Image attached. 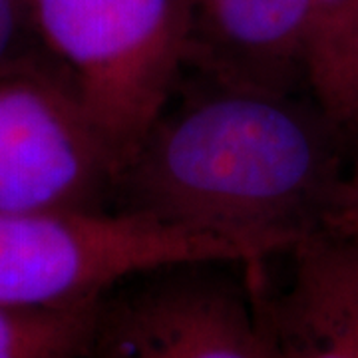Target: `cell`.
<instances>
[{
	"label": "cell",
	"instance_id": "obj_1",
	"mask_svg": "<svg viewBox=\"0 0 358 358\" xmlns=\"http://www.w3.org/2000/svg\"><path fill=\"white\" fill-rule=\"evenodd\" d=\"M355 136L313 90L239 86L183 70L120 169L112 209L285 255L331 231Z\"/></svg>",
	"mask_w": 358,
	"mask_h": 358
},
{
	"label": "cell",
	"instance_id": "obj_2",
	"mask_svg": "<svg viewBox=\"0 0 358 358\" xmlns=\"http://www.w3.org/2000/svg\"><path fill=\"white\" fill-rule=\"evenodd\" d=\"M271 257L277 253L249 239L117 209L0 213V305H86L155 268Z\"/></svg>",
	"mask_w": 358,
	"mask_h": 358
},
{
	"label": "cell",
	"instance_id": "obj_3",
	"mask_svg": "<svg viewBox=\"0 0 358 358\" xmlns=\"http://www.w3.org/2000/svg\"><path fill=\"white\" fill-rule=\"evenodd\" d=\"M28 8L122 169L185 70L183 0H28Z\"/></svg>",
	"mask_w": 358,
	"mask_h": 358
},
{
	"label": "cell",
	"instance_id": "obj_4",
	"mask_svg": "<svg viewBox=\"0 0 358 358\" xmlns=\"http://www.w3.org/2000/svg\"><path fill=\"white\" fill-rule=\"evenodd\" d=\"M120 164L54 60L0 74V213L112 209Z\"/></svg>",
	"mask_w": 358,
	"mask_h": 358
},
{
	"label": "cell",
	"instance_id": "obj_5",
	"mask_svg": "<svg viewBox=\"0 0 358 358\" xmlns=\"http://www.w3.org/2000/svg\"><path fill=\"white\" fill-rule=\"evenodd\" d=\"M187 263L138 275L106 294L88 358H279L247 275Z\"/></svg>",
	"mask_w": 358,
	"mask_h": 358
},
{
	"label": "cell",
	"instance_id": "obj_6",
	"mask_svg": "<svg viewBox=\"0 0 358 358\" xmlns=\"http://www.w3.org/2000/svg\"><path fill=\"white\" fill-rule=\"evenodd\" d=\"M289 281L273 289L267 259L247 263L249 282L279 358H358V245L334 231L287 253Z\"/></svg>",
	"mask_w": 358,
	"mask_h": 358
},
{
	"label": "cell",
	"instance_id": "obj_7",
	"mask_svg": "<svg viewBox=\"0 0 358 358\" xmlns=\"http://www.w3.org/2000/svg\"><path fill=\"white\" fill-rule=\"evenodd\" d=\"M185 70L253 88H310V0H183Z\"/></svg>",
	"mask_w": 358,
	"mask_h": 358
},
{
	"label": "cell",
	"instance_id": "obj_8",
	"mask_svg": "<svg viewBox=\"0 0 358 358\" xmlns=\"http://www.w3.org/2000/svg\"><path fill=\"white\" fill-rule=\"evenodd\" d=\"M102 301L62 308L0 305V358H88Z\"/></svg>",
	"mask_w": 358,
	"mask_h": 358
},
{
	"label": "cell",
	"instance_id": "obj_9",
	"mask_svg": "<svg viewBox=\"0 0 358 358\" xmlns=\"http://www.w3.org/2000/svg\"><path fill=\"white\" fill-rule=\"evenodd\" d=\"M310 88L343 120L348 78L358 52V0H310Z\"/></svg>",
	"mask_w": 358,
	"mask_h": 358
},
{
	"label": "cell",
	"instance_id": "obj_10",
	"mask_svg": "<svg viewBox=\"0 0 358 358\" xmlns=\"http://www.w3.org/2000/svg\"><path fill=\"white\" fill-rule=\"evenodd\" d=\"M44 60L54 58L36 34L28 0H0V74Z\"/></svg>",
	"mask_w": 358,
	"mask_h": 358
},
{
	"label": "cell",
	"instance_id": "obj_11",
	"mask_svg": "<svg viewBox=\"0 0 358 358\" xmlns=\"http://www.w3.org/2000/svg\"><path fill=\"white\" fill-rule=\"evenodd\" d=\"M331 231L358 245V131L355 136V148L346 169V178L336 203Z\"/></svg>",
	"mask_w": 358,
	"mask_h": 358
},
{
	"label": "cell",
	"instance_id": "obj_12",
	"mask_svg": "<svg viewBox=\"0 0 358 358\" xmlns=\"http://www.w3.org/2000/svg\"><path fill=\"white\" fill-rule=\"evenodd\" d=\"M343 120H345L346 126H350L355 131H358V52L357 58H355V64H352V70H350V78H348Z\"/></svg>",
	"mask_w": 358,
	"mask_h": 358
}]
</instances>
